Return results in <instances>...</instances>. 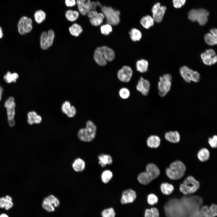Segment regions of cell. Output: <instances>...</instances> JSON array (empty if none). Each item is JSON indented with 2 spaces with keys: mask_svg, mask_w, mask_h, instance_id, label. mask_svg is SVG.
Masks as SVG:
<instances>
[{
  "mask_svg": "<svg viewBox=\"0 0 217 217\" xmlns=\"http://www.w3.org/2000/svg\"><path fill=\"white\" fill-rule=\"evenodd\" d=\"M186 195L185 208L183 197L179 199H171L166 203L165 209L167 217H179L183 211L184 217H200L203 199L197 195Z\"/></svg>",
  "mask_w": 217,
  "mask_h": 217,
  "instance_id": "obj_1",
  "label": "cell"
},
{
  "mask_svg": "<svg viewBox=\"0 0 217 217\" xmlns=\"http://www.w3.org/2000/svg\"><path fill=\"white\" fill-rule=\"evenodd\" d=\"M115 57L113 50L106 46L97 47L94 52L95 61L98 64L102 66L105 65L107 64V61H112Z\"/></svg>",
  "mask_w": 217,
  "mask_h": 217,
  "instance_id": "obj_2",
  "label": "cell"
},
{
  "mask_svg": "<svg viewBox=\"0 0 217 217\" xmlns=\"http://www.w3.org/2000/svg\"><path fill=\"white\" fill-rule=\"evenodd\" d=\"M160 171L158 167L153 163H149L146 167V171L140 173L137 179L141 184L147 185L159 176Z\"/></svg>",
  "mask_w": 217,
  "mask_h": 217,
  "instance_id": "obj_3",
  "label": "cell"
},
{
  "mask_svg": "<svg viewBox=\"0 0 217 217\" xmlns=\"http://www.w3.org/2000/svg\"><path fill=\"white\" fill-rule=\"evenodd\" d=\"M186 171V167L184 164L181 161L177 160L170 164L169 167L166 168L165 172L171 179L178 180L184 176Z\"/></svg>",
  "mask_w": 217,
  "mask_h": 217,
  "instance_id": "obj_4",
  "label": "cell"
},
{
  "mask_svg": "<svg viewBox=\"0 0 217 217\" xmlns=\"http://www.w3.org/2000/svg\"><path fill=\"white\" fill-rule=\"evenodd\" d=\"M97 127L94 123L90 120L87 121L86 127L80 129L77 133V137L82 141L89 142L95 138Z\"/></svg>",
  "mask_w": 217,
  "mask_h": 217,
  "instance_id": "obj_5",
  "label": "cell"
},
{
  "mask_svg": "<svg viewBox=\"0 0 217 217\" xmlns=\"http://www.w3.org/2000/svg\"><path fill=\"white\" fill-rule=\"evenodd\" d=\"M200 183L192 176L187 177L180 185V190L184 195L193 194L200 187Z\"/></svg>",
  "mask_w": 217,
  "mask_h": 217,
  "instance_id": "obj_6",
  "label": "cell"
},
{
  "mask_svg": "<svg viewBox=\"0 0 217 217\" xmlns=\"http://www.w3.org/2000/svg\"><path fill=\"white\" fill-rule=\"evenodd\" d=\"M102 13L106 19L107 24L116 25L120 22V12L110 7L102 6L101 8Z\"/></svg>",
  "mask_w": 217,
  "mask_h": 217,
  "instance_id": "obj_7",
  "label": "cell"
},
{
  "mask_svg": "<svg viewBox=\"0 0 217 217\" xmlns=\"http://www.w3.org/2000/svg\"><path fill=\"white\" fill-rule=\"evenodd\" d=\"M209 12L203 8L191 10L188 13V18L192 21H197L201 25H205L208 20Z\"/></svg>",
  "mask_w": 217,
  "mask_h": 217,
  "instance_id": "obj_8",
  "label": "cell"
},
{
  "mask_svg": "<svg viewBox=\"0 0 217 217\" xmlns=\"http://www.w3.org/2000/svg\"><path fill=\"white\" fill-rule=\"evenodd\" d=\"M171 76L169 74H164L159 77L158 89L160 96L164 97L169 92L171 88Z\"/></svg>",
  "mask_w": 217,
  "mask_h": 217,
  "instance_id": "obj_9",
  "label": "cell"
},
{
  "mask_svg": "<svg viewBox=\"0 0 217 217\" xmlns=\"http://www.w3.org/2000/svg\"><path fill=\"white\" fill-rule=\"evenodd\" d=\"M180 72L181 76L187 82L191 81L198 82L200 76L199 73L196 71H193L186 66H184L180 68Z\"/></svg>",
  "mask_w": 217,
  "mask_h": 217,
  "instance_id": "obj_10",
  "label": "cell"
},
{
  "mask_svg": "<svg viewBox=\"0 0 217 217\" xmlns=\"http://www.w3.org/2000/svg\"><path fill=\"white\" fill-rule=\"evenodd\" d=\"M5 106L7 109L8 120L9 125L11 127H13L15 124L14 118L15 107L14 99L13 97L11 96L6 100L5 103Z\"/></svg>",
  "mask_w": 217,
  "mask_h": 217,
  "instance_id": "obj_11",
  "label": "cell"
},
{
  "mask_svg": "<svg viewBox=\"0 0 217 217\" xmlns=\"http://www.w3.org/2000/svg\"><path fill=\"white\" fill-rule=\"evenodd\" d=\"M55 36V33L52 30H49L47 33L43 32L40 37L41 48L43 50H46L51 46L53 42Z\"/></svg>",
  "mask_w": 217,
  "mask_h": 217,
  "instance_id": "obj_12",
  "label": "cell"
},
{
  "mask_svg": "<svg viewBox=\"0 0 217 217\" xmlns=\"http://www.w3.org/2000/svg\"><path fill=\"white\" fill-rule=\"evenodd\" d=\"M19 33L24 35L30 32L33 28L32 19L27 16H23L20 19L17 25Z\"/></svg>",
  "mask_w": 217,
  "mask_h": 217,
  "instance_id": "obj_13",
  "label": "cell"
},
{
  "mask_svg": "<svg viewBox=\"0 0 217 217\" xmlns=\"http://www.w3.org/2000/svg\"><path fill=\"white\" fill-rule=\"evenodd\" d=\"M166 10V7L164 6H161L159 2L155 4L153 6L152 10L153 13V18L155 22L157 23L161 22Z\"/></svg>",
  "mask_w": 217,
  "mask_h": 217,
  "instance_id": "obj_14",
  "label": "cell"
},
{
  "mask_svg": "<svg viewBox=\"0 0 217 217\" xmlns=\"http://www.w3.org/2000/svg\"><path fill=\"white\" fill-rule=\"evenodd\" d=\"M201 57L204 64L210 65L215 63L217 61V57L215 52L212 49H209L202 53Z\"/></svg>",
  "mask_w": 217,
  "mask_h": 217,
  "instance_id": "obj_15",
  "label": "cell"
},
{
  "mask_svg": "<svg viewBox=\"0 0 217 217\" xmlns=\"http://www.w3.org/2000/svg\"><path fill=\"white\" fill-rule=\"evenodd\" d=\"M89 18L91 24L95 26H98L102 23L105 17L102 13L98 12L96 10H91L87 15Z\"/></svg>",
  "mask_w": 217,
  "mask_h": 217,
  "instance_id": "obj_16",
  "label": "cell"
},
{
  "mask_svg": "<svg viewBox=\"0 0 217 217\" xmlns=\"http://www.w3.org/2000/svg\"><path fill=\"white\" fill-rule=\"evenodd\" d=\"M132 74L131 68L128 66H124L118 71V77L120 81L127 83L131 80Z\"/></svg>",
  "mask_w": 217,
  "mask_h": 217,
  "instance_id": "obj_17",
  "label": "cell"
},
{
  "mask_svg": "<svg viewBox=\"0 0 217 217\" xmlns=\"http://www.w3.org/2000/svg\"><path fill=\"white\" fill-rule=\"evenodd\" d=\"M150 83L147 80L141 77L136 85L137 90L143 96H147L149 92Z\"/></svg>",
  "mask_w": 217,
  "mask_h": 217,
  "instance_id": "obj_18",
  "label": "cell"
},
{
  "mask_svg": "<svg viewBox=\"0 0 217 217\" xmlns=\"http://www.w3.org/2000/svg\"><path fill=\"white\" fill-rule=\"evenodd\" d=\"M91 1L90 0H76L78 11L83 16L86 15L91 10Z\"/></svg>",
  "mask_w": 217,
  "mask_h": 217,
  "instance_id": "obj_19",
  "label": "cell"
},
{
  "mask_svg": "<svg viewBox=\"0 0 217 217\" xmlns=\"http://www.w3.org/2000/svg\"><path fill=\"white\" fill-rule=\"evenodd\" d=\"M136 197V193L134 190L130 189L125 190L122 193L121 203L122 204H127L133 203Z\"/></svg>",
  "mask_w": 217,
  "mask_h": 217,
  "instance_id": "obj_20",
  "label": "cell"
},
{
  "mask_svg": "<svg viewBox=\"0 0 217 217\" xmlns=\"http://www.w3.org/2000/svg\"><path fill=\"white\" fill-rule=\"evenodd\" d=\"M61 111L67 116L70 118L74 117L76 113V110L73 106H71L70 102L68 101H65L62 104Z\"/></svg>",
  "mask_w": 217,
  "mask_h": 217,
  "instance_id": "obj_21",
  "label": "cell"
},
{
  "mask_svg": "<svg viewBox=\"0 0 217 217\" xmlns=\"http://www.w3.org/2000/svg\"><path fill=\"white\" fill-rule=\"evenodd\" d=\"M73 170L76 172H81L83 171L86 167V163L82 158L78 157L75 159L72 164Z\"/></svg>",
  "mask_w": 217,
  "mask_h": 217,
  "instance_id": "obj_22",
  "label": "cell"
},
{
  "mask_svg": "<svg viewBox=\"0 0 217 217\" xmlns=\"http://www.w3.org/2000/svg\"><path fill=\"white\" fill-rule=\"evenodd\" d=\"M165 137L166 140L173 143H178L180 140V134L177 131L166 132L165 135Z\"/></svg>",
  "mask_w": 217,
  "mask_h": 217,
  "instance_id": "obj_23",
  "label": "cell"
},
{
  "mask_svg": "<svg viewBox=\"0 0 217 217\" xmlns=\"http://www.w3.org/2000/svg\"><path fill=\"white\" fill-rule=\"evenodd\" d=\"M42 206L43 209L48 212H52L54 211L55 207L50 195L44 199L42 203Z\"/></svg>",
  "mask_w": 217,
  "mask_h": 217,
  "instance_id": "obj_24",
  "label": "cell"
},
{
  "mask_svg": "<svg viewBox=\"0 0 217 217\" xmlns=\"http://www.w3.org/2000/svg\"><path fill=\"white\" fill-rule=\"evenodd\" d=\"M80 14L78 10L69 9L65 11V16L66 19L68 21L70 22H74L78 19Z\"/></svg>",
  "mask_w": 217,
  "mask_h": 217,
  "instance_id": "obj_25",
  "label": "cell"
},
{
  "mask_svg": "<svg viewBox=\"0 0 217 217\" xmlns=\"http://www.w3.org/2000/svg\"><path fill=\"white\" fill-rule=\"evenodd\" d=\"M160 139L157 136L152 135L149 136L147 140L148 146L151 148H157L160 143Z\"/></svg>",
  "mask_w": 217,
  "mask_h": 217,
  "instance_id": "obj_26",
  "label": "cell"
},
{
  "mask_svg": "<svg viewBox=\"0 0 217 217\" xmlns=\"http://www.w3.org/2000/svg\"><path fill=\"white\" fill-rule=\"evenodd\" d=\"M27 122L30 125H32L33 123H40L42 120L41 117L38 115L34 111L30 112L27 114Z\"/></svg>",
  "mask_w": 217,
  "mask_h": 217,
  "instance_id": "obj_27",
  "label": "cell"
},
{
  "mask_svg": "<svg viewBox=\"0 0 217 217\" xmlns=\"http://www.w3.org/2000/svg\"><path fill=\"white\" fill-rule=\"evenodd\" d=\"M99 164L102 167H104L107 165H111L112 163V159L111 156L108 155L101 154L98 156Z\"/></svg>",
  "mask_w": 217,
  "mask_h": 217,
  "instance_id": "obj_28",
  "label": "cell"
},
{
  "mask_svg": "<svg viewBox=\"0 0 217 217\" xmlns=\"http://www.w3.org/2000/svg\"><path fill=\"white\" fill-rule=\"evenodd\" d=\"M46 17V13L42 9L36 10L34 14L35 20L37 23L39 24L43 22L45 20Z\"/></svg>",
  "mask_w": 217,
  "mask_h": 217,
  "instance_id": "obj_29",
  "label": "cell"
},
{
  "mask_svg": "<svg viewBox=\"0 0 217 217\" xmlns=\"http://www.w3.org/2000/svg\"><path fill=\"white\" fill-rule=\"evenodd\" d=\"M154 21L153 17L147 15L141 18L140 22L144 28L148 29L153 25Z\"/></svg>",
  "mask_w": 217,
  "mask_h": 217,
  "instance_id": "obj_30",
  "label": "cell"
},
{
  "mask_svg": "<svg viewBox=\"0 0 217 217\" xmlns=\"http://www.w3.org/2000/svg\"><path fill=\"white\" fill-rule=\"evenodd\" d=\"M69 30L72 35L77 37L82 32L83 29L80 25L75 23L69 27Z\"/></svg>",
  "mask_w": 217,
  "mask_h": 217,
  "instance_id": "obj_31",
  "label": "cell"
},
{
  "mask_svg": "<svg viewBox=\"0 0 217 217\" xmlns=\"http://www.w3.org/2000/svg\"><path fill=\"white\" fill-rule=\"evenodd\" d=\"M197 156L198 159L200 161L204 162L209 159L210 153L207 149L203 148L199 151Z\"/></svg>",
  "mask_w": 217,
  "mask_h": 217,
  "instance_id": "obj_32",
  "label": "cell"
},
{
  "mask_svg": "<svg viewBox=\"0 0 217 217\" xmlns=\"http://www.w3.org/2000/svg\"><path fill=\"white\" fill-rule=\"evenodd\" d=\"M160 189L162 193L166 195L171 194L174 190L172 185L167 183H163L160 185Z\"/></svg>",
  "mask_w": 217,
  "mask_h": 217,
  "instance_id": "obj_33",
  "label": "cell"
},
{
  "mask_svg": "<svg viewBox=\"0 0 217 217\" xmlns=\"http://www.w3.org/2000/svg\"><path fill=\"white\" fill-rule=\"evenodd\" d=\"M148 63L145 60L142 59L138 60L136 63V67L137 71L141 73L146 72L148 70Z\"/></svg>",
  "mask_w": 217,
  "mask_h": 217,
  "instance_id": "obj_34",
  "label": "cell"
},
{
  "mask_svg": "<svg viewBox=\"0 0 217 217\" xmlns=\"http://www.w3.org/2000/svg\"><path fill=\"white\" fill-rule=\"evenodd\" d=\"M217 35L208 33L205 35L204 39L207 44L211 46H213L217 44Z\"/></svg>",
  "mask_w": 217,
  "mask_h": 217,
  "instance_id": "obj_35",
  "label": "cell"
},
{
  "mask_svg": "<svg viewBox=\"0 0 217 217\" xmlns=\"http://www.w3.org/2000/svg\"><path fill=\"white\" fill-rule=\"evenodd\" d=\"M159 213L158 209L156 207H152L146 209L144 217H159Z\"/></svg>",
  "mask_w": 217,
  "mask_h": 217,
  "instance_id": "obj_36",
  "label": "cell"
},
{
  "mask_svg": "<svg viewBox=\"0 0 217 217\" xmlns=\"http://www.w3.org/2000/svg\"><path fill=\"white\" fill-rule=\"evenodd\" d=\"M129 33L131 39L134 41H139L141 38L142 34L141 32L137 29H132Z\"/></svg>",
  "mask_w": 217,
  "mask_h": 217,
  "instance_id": "obj_37",
  "label": "cell"
},
{
  "mask_svg": "<svg viewBox=\"0 0 217 217\" xmlns=\"http://www.w3.org/2000/svg\"><path fill=\"white\" fill-rule=\"evenodd\" d=\"M18 78V75L17 73H11L10 71L8 72L4 77L5 81L8 83L12 82H16Z\"/></svg>",
  "mask_w": 217,
  "mask_h": 217,
  "instance_id": "obj_38",
  "label": "cell"
},
{
  "mask_svg": "<svg viewBox=\"0 0 217 217\" xmlns=\"http://www.w3.org/2000/svg\"><path fill=\"white\" fill-rule=\"evenodd\" d=\"M113 176L111 171L109 170L104 171L102 173L101 178L102 182L105 184L107 183Z\"/></svg>",
  "mask_w": 217,
  "mask_h": 217,
  "instance_id": "obj_39",
  "label": "cell"
},
{
  "mask_svg": "<svg viewBox=\"0 0 217 217\" xmlns=\"http://www.w3.org/2000/svg\"><path fill=\"white\" fill-rule=\"evenodd\" d=\"M200 217H213L211 214L208 206L205 205L201 206L199 211Z\"/></svg>",
  "mask_w": 217,
  "mask_h": 217,
  "instance_id": "obj_40",
  "label": "cell"
},
{
  "mask_svg": "<svg viewBox=\"0 0 217 217\" xmlns=\"http://www.w3.org/2000/svg\"><path fill=\"white\" fill-rule=\"evenodd\" d=\"M118 94L121 99H125L129 98L130 95V92L127 88L123 87L119 90Z\"/></svg>",
  "mask_w": 217,
  "mask_h": 217,
  "instance_id": "obj_41",
  "label": "cell"
},
{
  "mask_svg": "<svg viewBox=\"0 0 217 217\" xmlns=\"http://www.w3.org/2000/svg\"><path fill=\"white\" fill-rule=\"evenodd\" d=\"M101 215L102 217H115V213L113 208L111 207L103 210Z\"/></svg>",
  "mask_w": 217,
  "mask_h": 217,
  "instance_id": "obj_42",
  "label": "cell"
},
{
  "mask_svg": "<svg viewBox=\"0 0 217 217\" xmlns=\"http://www.w3.org/2000/svg\"><path fill=\"white\" fill-rule=\"evenodd\" d=\"M158 200L157 196L153 193H150L147 197V201L148 204L151 205L156 204Z\"/></svg>",
  "mask_w": 217,
  "mask_h": 217,
  "instance_id": "obj_43",
  "label": "cell"
},
{
  "mask_svg": "<svg viewBox=\"0 0 217 217\" xmlns=\"http://www.w3.org/2000/svg\"><path fill=\"white\" fill-rule=\"evenodd\" d=\"M101 33L105 35L109 34L112 30L111 25L107 24L102 26L100 28Z\"/></svg>",
  "mask_w": 217,
  "mask_h": 217,
  "instance_id": "obj_44",
  "label": "cell"
},
{
  "mask_svg": "<svg viewBox=\"0 0 217 217\" xmlns=\"http://www.w3.org/2000/svg\"><path fill=\"white\" fill-rule=\"evenodd\" d=\"M6 203L4 209L6 210H8L11 209L14 205L12 198L9 195H6L5 197Z\"/></svg>",
  "mask_w": 217,
  "mask_h": 217,
  "instance_id": "obj_45",
  "label": "cell"
},
{
  "mask_svg": "<svg viewBox=\"0 0 217 217\" xmlns=\"http://www.w3.org/2000/svg\"><path fill=\"white\" fill-rule=\"evenodd\" d=\"M208 143L210 146L213 148H216L217 146V137L214 135L212 138L209 137Z\"/></svg>",
  "mask_w": 217,
  "mask_h": 217,
  "instance_id": "obj_46",
  "label": "cell"
},
{
  "mask_svg": "<svg viewBox=\"0 0 217 217\" xmlns=\"http://www.w3.org/2000/svg\"><path fill=\"white\" fill-rule=\"evenodd\" d=\"M209 212L213 217H215L217 215V206L216 204H212L209 207Z\"/></svg>",
  "mask_w": 217,
  "mask_h": 217,
  "instance_id": "obj_47",
  "label": "cell"
},
{
  "mask_svg": "<svg viewBox=\"0 0 217 217\" xmlns=\"http://www.w3.org/2000/svg\"><path fill=\"white\" fill-rule=\"evenodd\" d=\"M186 0H172L174 6L177 8H181L185 3Z\"/></svg>",
  "mask_w": 217,
  "mask_h": 217,
  "instance_id": "obj_48",
  "label": "cell"
},
{
  "mask_svg": "<svg viewBox=\"0 0 217 217\" xmlns=\"http://www.w3.org/2000/svg\"><path fill=\"white\" fill-rule=\"evenodd\" d=\"M66 6L68 8H72L76 5V0H64Z\"/></svg>",
  "mask_w": 217,
  "mask_h": 217,
  "instance_id": "obj_49",
  "label": "cell"
},
{
  "mask_svg": "<svg viewBox=\"0 0 217 217\" xmlns=\"http://www.w3.org/2000/svg\"><path fill=\"white\" fill-rule=\"evenodd\" d=\"M6 203V199L5 197L0 198V208H4Z\"/></svg>",
  "mask_w": 217,
  "mask_h": 217,
  "instance_id": "obj_50",
  "label": "cell"
},
{
  "mask_svg": "<svg viewBox=\"0 0 217 217\" xmlns=\"http://www.w3.org/2000/svg\"><path fill=\"white\" fill-rule=\"evenodd\" d=\"M90 6L91 10H96L97 6L96 2L94 1H91Z\"/></svg>",
  "mask_w": 217,
  "mask_h": 217,
  "instance_id": "obj_51",
  "label": "cell"
},
{
  "mask_svg": "<svg viewBox=\"0 0 217 217\" xmlns=\"http://www.w3.org/2000/svg\"><path fill=\"white\" fill-rule=\"evenodd\" d=\"M210 33L217 35V30L216 28H213L210 30Z\"/></svg>",
  "mask_w": 217,
  "mask_h": 217,
  "instance_id": "obj_52",
  "label": "cell"
},
{
  "mask_svg": "<svg viewBox=\"0 0 217 217\" xmlns=\"http://www.w3.org/2000/svg\"><path fill=\"white\" fill-rule=\"evenodd\" d=\"M0 217H9L7 214L5 213H2L0 214Z\"/></svg>",
  "mask_w": 217,
  "mask_h": 217,
  "instance_id": "obj_53",
  "label": "cell"
},
{
  "mask_svg": "<svg viewBox=\"0 0 217 217\" xmlns=\"http://www.w3.org/2000/svg\"><path fill=\"white\" fill-rule=\"evenodd\" d=\"M2 87L0 86V100L2 98Z\"/></svg>",
  "mask_w": 217,
  "mask_h": 217,
  "instance_id": "obj_54",
  "label": "cell"
},
{
  "mask_svg": "<svg viewBox=\"0 0 217 217\" xmlns=\"http://www.w3.org/2000/svg\"><path fill=\"white\" fill-rule=\"evenodd\" d=\"M3 35V33L2 31V30L1 27L0 26V39L2 37Z\"/></svg>",
  "mask_w": 217,
  "mask_h": 217,
  "instance_id": "obj_55",
  "label": "cell"
}]
</instances>
